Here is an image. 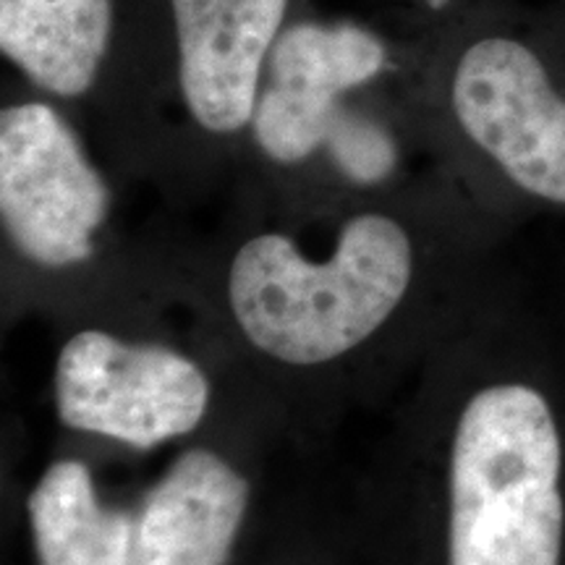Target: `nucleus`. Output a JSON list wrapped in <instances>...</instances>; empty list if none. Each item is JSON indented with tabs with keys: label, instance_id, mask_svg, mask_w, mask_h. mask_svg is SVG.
Segmentation results:
<instances>
[{
	"label": "nucleus",
	"instance_id": "nucleus-1",
	"mask_svg": "<svg viewBox=\"0 0 565 565\" xmlns=\"http://www.w3.org/2000/svg\"><path fill=\"white\" fill-rule=\"evenodd\" d=\"M433 445L445 565H565V351L484 299L445 356Z\"/></svg>",
	"mask_w": 565,
	"mask_h": 565
},
{
	"label": "nucleus",
	"instance_id": "nucleus-2",
	"mask_svg": "<svg viewBox=\"0 0 565 565\" xmlns=\"http://www.w3.org/2000/svg\"><path fill=\"white\" fill-rule=\"evenodd\" d=\"M419 278L416 244L385 212L353 215L324 259L265 231L233 254L225 301L242 335L286 366H322L372 341Z\"/></svg>",
	"mask_w": 565,
	"mask_h": 565
},
{
	"label": "nucleus",
	"instance_id": "nucleus-3",
	"mask_svg": "<svg viewBox=\"0 0 565 565\" xmlns=\"http://www.w3.org/2000/svg\"><path fill=\"white\" fill-rule=\"evenodd\" d=\"M210 401L207 372L173 345L87 328L55 356V414L74 433L152 450L192 435Z\"/></svg>",
	"mask_w": 565,
	"mask_h": 565
},
{
	"label": "nucleus",
	"instance_id": "nucleus-4",
	"mask_svg": "<svg viewBox=\"0 0 565 565\" xmlns=\"http://www.w3.org/2000/svg\"><path fill=\"white\" fill-rule=\"evenodd\" d=\"M458 131L508 186L565 210V92L524 42L477 40L450 79Z\"/></svg>",
	"mask_w": 565,
	"mask_h": 565
},
{
	"label": "nucleus",
	"instance_id": "nucleus-5",
	"mask_svg": "<svg viewBox=\"0 0 565 565\" xmlns=\"http://www.w3.org/2000/svg\"><path fill=\"white\" fill-rule=\"evenodd\" d=\"M110 202L108 183L58 110L45 103L3 108L0 217L30 263L45 270L87 263Z\"/></svg>",
	"mask_w": 565,
	"mask_h": 565
},
{
	"label": "nucleus",
	"instance_id": "nucleus-6",
	"mask_svg": "<svg viewBox=\"0 0 565 565\" xmlns=\"http://www.w3.org/2000/svg\"><path fill=\"white\" fill-rule=\"evenodd\" d=\"M385 61L383 40L364 26L303 21L282 30L252 118L259 150L280 166L312 158L341 113V97L372 82Z\"/></svg>",
	"mask_w": 565,
	"mask_h": 565
},
{
	"label": "nucleus",
	"instance_id": "nucleus-7",
	"mask_svg": "<svg viewBox=\"0 0 565 565\" xmlns=\"http://www.w3.org/2000/svg\"><path fill=\"white\" fill-rule=\"evenodd\" d=\"M183 103L204 131L252 126L288 0H171Z\"/></svg>",
	"mask_w": 565,
	"mask_h": 565
},
{
	"label": "nucleus",
	"instance_id": "nucleus-8",
	"mask_svg": "<svg viewBox=\"0 0 565 565\" xmlns=\"http://www.w3.org/2000/svg\"><path fill=\"white\" fill-rule=\"evenodd\" d=\"M249 498V479L228 456L183 450L134 513L131 565H225Z\"/></svg>",
	"mask_w": 565,
	"mask_h": 565
},
{
	"label": "nucleus",
	"instance_id": "nucleus-9",
	"mask_svg": "<svg viewBox=\"0 0 565 565\" xmlns=\"http://www.w3.org/2000/svg\"><path fill=\"white\" fill-rule=\"evenodd\" d=\"M113 32V0H0V51L55 97L95 84Z\"/></svg>",
	"mask_w": 565,
	"mask_h": 565
},
{
	"label": "nucleus",
	"instance_id": "nucleus-10",
	"mask_svg": "<svg viewBox=\"0 0 565 565\" xmlns=\"http://www.w3.org/2000/svg\"><path fill=\"white\" fill-rule=\"evenodd\" d=\"M26 513L40 565H131L134 515L103 503L84 461L47 466Z\"/></svg>",
	"mask_w": 565,
	"mask_h": 565
},
{
	"label": "nucleus",
	"instance_id": "nucleus-11",
	"mask_svg": "<svg viewBox=\"0 0 565 565\" xmlns=\"http://www.w3.org/2000/svg\"><path fill=\"white\" fill-rule=\"evenodd\" d=\"M338 168L359 183L383 181L395 166V145L383 126L366 118L338 113L324 139Z\"/></svg>",
	"mask_w": 565,
	"mask_h": 565
}]
</instances>
